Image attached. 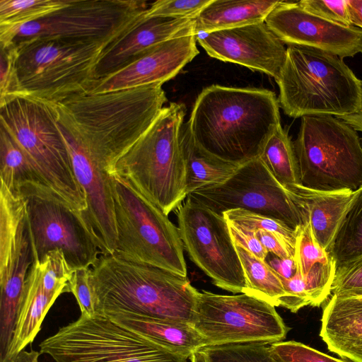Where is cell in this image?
Returning <instances> with one entry per match:
<instances>
[{
	"mask_svg": "<svg viewBox=\"0 0 362 362\" xmlns=\"http://www.w3.org/2000/svg\"><path fill=\"white\" fill-rule=\"evenodd\" d=\"M361 100L359 109L353 114L336 117L343 120L344 122L350 125L356 132H362V80H361Z\"/></svg>",
	"mask_w": 362,
	"mask_h": 362,
	"instance_id": "46",
	"label": "cell"
},
{
	"mask_svg": "<svg viewBox=\"0 0 362 362\" xmlns=\"http://www.w3.org/2000/svg\"><path fill=\"white\" fill-rule=\"evenodd\" d=\"M185 114L182 103H171L164 107L110 173L122 178L168 216L187 197L180 140Z\"/></svg>",
	"mask_w": 362,
	"mask_h": 362,
	"instance_id": "4",
	"label": "cell"
},
{
	"mask_svg": "<svg viewBox=\"0 0 362 362\" xmlns=\"http://www.w3.org/2000/svg\"><path fill=\"white\" fill-rule=\"evenodd\" d=\"M55 362H186L141 334L95 314L81 315L39 345Z\"/></svg>",
	"mask_w": 362,
	"mask_h": 362,
	"instance_id": "10",
	"label": "cell"
},
{
	"mask_svg": "<svg viewBox=\"0 0 362 362\" xmlns=\"http://www.w3.org/2000/svg\"><path fill=\"white\" fill-rule=\"evenodd\" d=\"M180 140L186 164L187 195L225 183L245 163L225 160L205 150L194 139L187 121L182 126Z\"/></svg>",
	"mask_w": 362,
	"mask_h": 362,
	"instance_id": "25",
	"label": "cell"
},
{
	"mask_svg": "<svg viewBox=\"0 0 362 362\" xmlns=\"http://www.w3.org/2000/svg\"><path fill=\"white\" fill-rule=\"evenodd\" d=\"M212 0H158L153 2L144 12L145 18L164 17L196 18Z\"/></svg>",
	"mask_w": 362,
	"mask_h": 362,
	"instance_id": "39",
	"label": "cell"
},
{
	"mask_svg": "<svg viewBox=\"0 0 362 362\" xmlns=\"http://www.w3.org/2000/svg\"><path fill=\"white\" fill-rule=\"evenodd\" d=\"M43 289L50 295L59 296L70 292L69 281L74 269L68 263L64 253L59 249L49 252L40 262Z\"/></svg>",
	"mask_w": 362,
	"mask_h": 362,
	"instance_id": "33",
	"label": "cell"
},
{
	"mask_svg": "<svg viewBox=\"0 0 362 362\" xmlns=\"http://www.w3.org/2000/svg\"><path fill=\"white\" fill-rule=\"evenodd\" d=\"M280 1L212 0L195 19V35L264 22Z\"/></svg>",
	"mask_w": 362,
	"mask_h": 362,
	"instance_id": "26",
	"label": "cell"
},
{
	"mask_svg": "<svg viewBox=\"0 0 362 362\" xmlns=\"http://www.w3.org/2000/svg\"><path fill=\"white\" fill-rule=\"evenodd\" d=\"M187 197L221 214L243 209L280 220L293 230L303 224L288 191L258 158L245 162L225 183Z\"/></svg>",
	"mask_w": 362,
	"mask_h": 362,
	"instance_id": "16",
	"label": "cell"
},
{
	"mask_svg": "<svg viewBox=\"0 0 362 362\" xmlns=\"http://www.w3.org/2000/svg\"><path fill=\"white\" fill-rule=\"evenodd\" d=\"M0 180L11 192L23 197L50 188L25 153L1 126Z\"/></svg>",
	"mask_w": 362,
	"mask_h": 362,
	"instance_id": "27",
	"label": "cell"
},
{
	"mask_svg": "<svg viewBox=\"0 0 362 362\" xmlns=\"http://www.w3.org/2000/svg\"><path fill=\"white\" fill-rule=\"evenodd\" d=\"M117 244L114 253L129 260L187 276L178 228L125 180L111 175Z\"/></svg>",
	"mask_w": 362,
	"mask_h": 362,
	"instance_id": "9",
	"label": "cell"
},
{
	"mask_svg": "<svg viewBox=\"0 0 362 362\" xmlns=\"http://www.w3.org/2000/svg\"><path fill=\"white\" fill-rule=\"evenodd\" d=\"M358 298H361V299H362V296H361V297H358Z\"/></svg>",
	"mask_w": 362,
	"mask_h": 362,
	"instance_id": "49",
	"label": "cell"
},
{
	"mask_svg": "<svg viewBox=\"0 0 362 362\" xmlns=\"http://www.w3.org/2000/svg\"><path fill=\"white\" fill-rule=\"evenodd\" d=\"M223 216L228 223L246 230L255 233L262 230L273 234L294 258L298 230L276 218L243 209L228 210Z\"/></svg>",
	"mask_w": 362,
	"mask_h": 362,
	"instance_id": "32",
	"label": "cell"
},
{
	"mask_svg": "<svg viewBox=\"0 0 362 362\" xmlns=\"http://www.w3.org/2000/svg\"><path fill=\"white\" fill-rule=\"evenodd\" d=\"M195 19L144 17L103 52L95 67L94 82L127 66L163 42L195 35Z\"/></svg>",
	"mask_w": 362,
	"mask_h": 362,
	"instance_id": "20",
	"label": "cell"
},
{
	"mask_svg": "<svg viewBox=\"0 0 362 362\" xmlns=\"http://www.w3.org/2000/svg\"><path fill=\"white\" fill-rule=\"evenodd\" d=\"M294 258L297 270L302 276L307 275L315 264L327 262L332 259L329 253L314 240L308 221H304L298 228Z\"/></svg>",
	"mask_w": 362,
	"mask_h": 362,
	"instance_id": "35",
	"label": "cell"
},
{
	"mask_svg": "<svg viewBox=\"0 0 362 362\" xmlns=\"http://www.w3.org/2000/svg\"><path fill=\"white\" fill-rule=\"evenodd\" d=\"M228 227L230 236L235 244L244 247L262 260L267 259L269 252L261 243L255 233L246 230L230 223H228Z\"/></svg>",
	"mask_w": 362,
	"mask_h": 362,
	"instance_id": "42",
	"label": "cell"
},
{
	"mask_svg": "<svg viewBox=\"0 0 362 362\" xmlns=\"http://www.w3.org/2000/svg\"><path fill=\"white\" fill-rule=\"evenodd\" d=\"M40 354V351L33 350L26 351L23 350L6 362H38V358Z\"/></svg>",
	"mask_w": 362,
	"mask_h": 362,
	"instance_id": "47",
	"label": "cell"
},
{
	"mask_svg": "<svg viewBox=\"0 0 362 362\" xmlns=\"http://www.w3.org/2000/svg\"><path fill=\"white\" fill-rule=\"evenodd\" d=\"M257 158L284 187L301 185L293 142L281 125L267 141Z\"/></svg>",
	"mask_w": 362,
	"mask_h": 362,
	"instance_id": "29",
	"label": "cell"
},
{
	"mask_svg": "<svg viewBox=\"0 0 362 362\" xmlns=\"http://www.w3.org/2000/svg\"><path fill=\"white\" fill-rule=\"evenodd\" d=\"M35 261L25 199L0 185V359L11 344L25 281Z\"/></svg>",
	"mask_w": 362,
	"mask_h": 362,
	"instance_id": "13",
	"label": "cell"
},
{
	"mask_svg": "<svg viewBox=\"0 0 362 362\" xmlns=\"http://www.w3.org/2000/svg\"><path fill=\"white\" fill-rule=\"evenodd\" d=\"M287 45L312 48L341 59L362 54V29L339 25L310 13L298 2L281 1L265 19Z\"/></svg>",
	"mask_w": 362,
	"mask_h": 362,
	"instance_id": "17",
	"label": "cell"
},
{
	"mask_svg": "<svg viewBox=\"0 0 362 362\" xmlns=\"http://www.w3.org/2000/svg\"><path fill=\"white\" fill-rule=\"evenodd\" d=\"M336 271L333 259L315 264L307 275L303 276L309 305L320 306L331 294Z\"/></svg>",
	"mask_w": 362,
	"mask_h": 362,
	"instance_id": "36",
	"label": "cell"
},
{
	"mask_svg": "<svg viewBox=\"0 0 362 362\" xmlns=\"http://www.w3.org/2000/svg\"><path fill=\"white\" fill-rule=\"evenodd\" d=\"M269 351L277 362H348L296 341H281L271 344Z\"/></svg>",
	"mask_w": 362,
	"mask_h": 362,
	"instance_id": "37",
	"label": "cell"
},
{
	"mask_svg": "<svg viewBox=\"0 0 362 362\" xmlns=\"http://www.w3.org/2000/svg\"><path fill=\"white\" fill-rule=\"evenodd\" d=\"M348 7L352 25L362 29V0H348Z\"/></svg>",
	"mask_w": 362,
	"mask_h": 362,
	"instance_id": "45",
	"label": "cell"
},
{
	"mask_svg": "<svg viewBox=\"0 0 362 362\" xmlns=\"http://www.w3.org/2000/svg\"><path fill=\"white\" fill-rule=\"evenodd\" d=\"M162 85L74 95L54 105L57 120L110 174L164 107Z\"/></svg>",
	"mask_w": 362,
	"mask_h": 362,
	"instance_id": "1",
	"label": "cell"
},
{
	"mask_svg": "<svg viewBox=\"0 0 362 362\" xmlns=\"http://www.w3.org/2000/svg\"><path fill=\"white\" fill-rule=\"evenodd\" d=\"M320 336L343 360L362 362V299L332 296L323 308Z\"/></svg>",
	"mask_w": 362,
	"mask_h": 362,
	"instance_id": "22",
	"label": "cell"
},
{
	"mask_svg": "<svg viewBox=\"0 0 362 362\" xmlns=\"http://www.w3.org/2000/svg\"><path fill=\"white\" fill-rule=\"evenodd\" d=\"M96 314L128 313L192 325L199 292L187 276L101 255L90 267Z\"/></svg>",
	"mask_w": 362,
	"mask_h": 362,
	"instance_id": "3",
	"label": "cell"
},
{
	"mask_svg": "<svg viewBox=\"0 0 362 362\" xmlns=\"http://www.w3.org/2000/svg\"><path fill=\"white\" fill-rule=\"evenodd\" d=\"M35 260L59 249L72 269L90 268L101 254L97 238L80 211L52 189L24 197Z\"/></svg>",
	"mask_w": 362,
	"mask_h": 362,
	"instance_id": "15",
	"label": "cell"
},
{
	"mask_svg": "<svg viewBox=\"0 0 362 362\" xmlns=\"http://www.w3.org/2000/svg\"><path fill=\"white\" fill-rule=\"evenodd\" d=\"M279 103L293 118L349 115L361 105V84L344 59L309 47L288 45L279 76Z\"/></svg>",
	"mask_w": 362,
	"mask_h": 362,
	"instance_id": "5",
	"label": "cell"
},
{
	"mask_svg": "<svg viewBox=\"0 0 362 362\" xmlns=\"http://www.w3.org/2000/svg\"><path fill=\"white\" fill-rule=\"evenodd\" d=\"M293 146L301 185L324 192L362 185V144L356 130L333 116H305Z\"/></svg>",
	"mask_w": 362,
	"mask_h": 362,
	"instance_id": "8",
	"label": "cell"
},
{
	"mask_svg": "<svg viewBox=\"0 0 362 362\" xmlns=\"http://www.w3.org/2000/svg\"><path fill=\"white\" fill-rule=\"evenodd\" d=\"M195 141L225 160L257 158L281 125L275 93L263 88L211 85L199 94L187 121Z\"/></svg>",
	"mask_w": 362,
	"mask_h": 362,
	"instance_id": "2",
	"label": "cell"
},
{
	"mask_svg": "<svg viewBox=\"0 0 362 362\" xmlns=\"http://www.w3.org/2000/svg\"><path fill=\"white\" fill-rule=\"evenodd\" d=\"M197 41L211 57L259 71L276 79L286 48L264 22L201 33Z\"/></svg>",
	"mask_w": 362,
	"mask_h": 362,
	"instance_id": "18",
	"label": "cell"
},
{
	"mask_svg": "<svg viewBox=\"0 0 362 362\" xmlns=\"http://www.w3.org/2000/svg\"><path fill=\"white\" fill-rule=\"evenodd\" d=\"M255 234L269 253L281 259L293 258L273 234L262 230L256 231Z\"/></svg>",
	"mask_w": 362,
	"mask_h": 362,
	"instance_id": "43",
	"label": "cell"
},
{
	"mask_svg": "<svg viewBox=\"0 0 362 362\" xmlns=\"http://www.w3.org/2000/svg\"><path fill=\"white\" fill-rule=\"evenodd\" d=\"M298 4L306 11L322 18L345 26L352 25L348 0H302Z\"/></svg>",
	"mask_w": 362,
	"mask_h": 362,
	"instance_id": "40",
	"label": "cell"
},
{
	"mask_svg": "<svg viewBox=\"0 0 362 362\" xmlns=\"http://www.w3.org/2000/svg\"><path fill=\"white\" fill-rule=\"evenodd\" d=\"M264 343L207 346L203 349L213 362H277Z\"/></svg>",
	"mask_w": 362,
	"mask_h": 362,
	"instance_id": "34",
	"label": "cell"
},
{
	"mask_svg": "<svg viewBox=\"0 0 362 362\" xmlns=\"http://www.w3.org/2000/svg\"><path fill=\"white\" fill-rule=\"evenodd\" d=\"M192 326L207 346L281 341L289 330L275 306L241 293L199 292Z\"/></svg>",
	"mask_w": 362,
	"mask_h": 362,
	"instance_id": "12",
	"label": "cell"
},
{
	"mask_svg": "<svg viewBox=\"0 0 362 362\" xmlns=\"http://www.w3.org/2000/svg\"><path fill=\"white\" fill-rule=\"evenodd\" d=\"M302 223L308 221L315 243L329 252L354 191H317L301 185L286 187Z\"/></svg>",
	"mask_w": 362,
	"mask_h": 362,
	"instance_id": "21",
	"label": "cell"
},
{
	"mask_svg": "<svg viewBox=\"0 0 362 362\" xmlns=\"http://www.w3.org/2000/svg\"><path fill=\"white\" fill-rule=\"evenodd\" d=\"M112 42L32 38L11 44L16 48V97L56 105L86 93L99 57Z\"/></svg>",
	"mask_w": 362,
	"mask_h": 362,
	"instance_id": "6",
	"label": "cell"
},
{
	"mask_svg": "<svg viewBox=\"0 0 362 362\" xmlns=\"http://www.w3.org/2000/svg\"><path fill=\"white\" fill-rule=\"evenodd\" d=\"M329 253L336 267L362 256V185L353 193Z\"/></svg>",
	"mask_w": 362,
	"mask_h": 362,
	"instance_id": "30",
	"label": "cell"
},
{
	"mask_svg": "<svg viewBox=\"0 0 362 362\" xmlns=\"http://www.w3.org/2000/svg\"><path fill=\"white\" fill-rule=\"evenodd\" d=\"M105 315L187 359L206 346L203 337L189 324L128 313Z\"/></svg>",
	"mask_w": 362,
	"mask_h": 362,
	"instance_id": "23",
	"label": "cell"
},
{
	"mask_svg": "<svg viewBox=\"0 0 362 362\" xmlns=\"http://www.w3.org/2000/svg\"><path fill=\"white\" fill-rule=\"evenodd\" d=\"M267 262L281 277L291 279L297 272V265L295 258L281 259L274 255Z\"/></svg>",
	"mask_w": 362,
	"mask_h": 362,
	"instance_id": "44",
	"label": "cell"
},
{
	"mask_svg": "<svg viewBox=\"0 0 362 362\" xmlns=\"http://www.w3.org/2000/svg\"><path fill=\"white\" fill-rule=\"evenodd\" d=\"M235 244V243H234ZM243 267L245 287L243 293L255 296L274 306H280L286 291L279 274L267 262L235 244Z\"/></svg>",
	"mask_w": 362,
	"mask_h": 362,
	"instance_id": "28",
	"label": "cell"
},
{
	"mask_svg": "<svg viewBox=\"0 0 362 362\" xmlns=\"http://www.w3.org/2000/svg\"><path fill=\"white\" fill-rule=\"evenodd\" d=\"M72 0H0V35L68 6Z\"/></svg>",
	"mask_w": 362,
	"mask_h": 362,
	"instance_id": "31",
	"label": "cell"
},
{
	"mask_svg": "<svg viewBox=\"0 0 362 362\" xmlns=\"http://www.w3.org/2000/svg\"><path fill=\"white\" fill-rule=\"evenodd\" d=\"M195 35L163 42L122 69L95 81L86 93H100L172 79L198 54Z\"/></svg>",
	"mask_w": 362,
	"mask_h": 362,
	"instance_id": "19",
	"label": "cell"
},
{
	"mask_svg": "<svg viewBox=\"0 0 362 362\" xmlns=\"http://www.w3.org/2000/svg\"><path fill=\"white\" fill-rule=\"evenodd\" d=\"M331 293L339 298L362 296V256L336 267Z\"/></svg>",
	"mask_w": 362,
	"mask_h": 362,
	"instance_id": "38",
	"label": "cell"
},
{
	"mask_svg": "<svg viewBox=\"0 0 362 362\" xmlns=\"http://www.w3.org/2000/svg\"><path fill=\"white\" fill-rule=\"evenodd\" d=\"M147 2L139 0H72L41 19L0 35L1 47L32 38L115 42L140 22Z\"/></svg>",
	"mask_w": 362,
	"mask_h": 362,
	"instance_id": "11",
	"label": "cell"
},
{
	"mask_svg": "<svg viewBox=\"0 0 362 362\" xmlns=\"http://www.w3.org/2000/svg\"><path fill=\"white\" fill-rule=\"evenodd\" d=\"M189 359L191 362H213L203 349L192 354Z\"/></svg>",
	"mask_w": 362,
	"mask_h": 362,
	"instance_id": "48",
	"label": "cell"
},
{
	"mask_svg": "<svg viewBox=\"0 0 362 362\" xmlns=\"http://www.w3.org/2000/svg\"><path fill=\"white\" fill-rule=\"evenodd\" d=\"M177 220L180 236L191 260L216 286L243 293V267L223 214L187 197L179 207Z\"/></svg>",
	"mask_w": 362,
	"mask_h": 362,
	"instance_id": "14",
	"label": "cell"
},
{
	"mask_svg": "<svg viewBox=\"0 0 362 362\" xmlns=\"http://www.w3.org/2000/svg\"><path fill=\"white\" fill-rule=\"evenodd\" d=\"M57 298L43 289L40 262L35 259L25 281L13 335L1 362L11 359L33 341L44 318Z\"/></svg>",
	"mask_w": 362,
	"mask_h": 362,
	"instance_id": "24",
	"label": "cell"
},
{
	"mask_svg": "<svg viewBox=\"0 0 362 362\" xmlns=\"http://www.w3.org/2000/svg\"><path fill=\"white\" fill-rule=\"evenodd\" d=\"M0 126L25 153L47 186L71 208L84 213L86 196L75 176L54 105L16 97L0 105Z\"/></svg>",
	"mask_w": 362,
	"mask_h": 362,
	"instance_id": "7",
	"label": "cell"
},
{
	"mask_svg": "<svg viewBox=\"0 0 362 362\" xmlns=\"http://www.w3.org/2000/svg\"><path fill=\"white\" fill-rule=\"evenodd\" d=\"M90 268L74 270L69 281V291L75 296L81 315L93 316L96 314L94 299L90 284Z\"/></svg>",
	"mask_w": 362,
	"mask_h": 362,
	"instance_id": "41",
	"label": "cell"
}]
</instances>
